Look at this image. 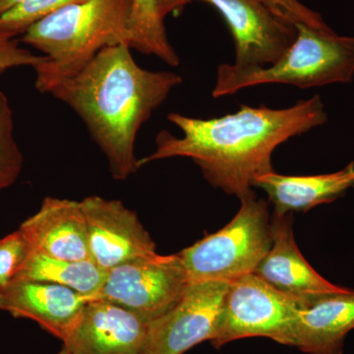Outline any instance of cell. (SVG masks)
Returning a JSON list of instances; mask_svg holds the SVG:
<instances>
[{
  "label": "cell",
  "mask_w": 354,
  "mask_h": 354,
  "mask_svg": "<svg viewBox=\"0 0 354 354\" xmlns=\"http://www.w3.org/2000/svg\"><path fill=\"white\" fill-rule=\"evenodd\" d=\"M167 118L183 137L158 133L156 150L139 160V167L165 158H191L213 187L241 200L255 193L256 177L274 171L272 156L279 145L325 124L328 114L320 95H314L286 109L243 104L220 118L171 113Z\"/></svg>",
  "instance_id": "cell-1"
},
{
  "label": "cell",
  "mask_w": 354,
  "mask_h": 354,
  "mask_svg": "<svg viewBox=\"0 0 354 354\" xmlns=\"http://www.w3.org/2000/svg\"><path fill=\"white\" fill-rule=\"evenodd\" d=\"M183 82L174 72L142 68L131 48L121 44L100 51L50 95L81 118L106 156L111 176L123 181L139 169L135 155L139 130Z\"/></svg>",
  "instance_id": "cell-2"
},
{
  "label": "cell",
  "mask_w": 354,
  "mask_h": 354,
  "mask_svg": "<svg viewBox=\"0 0 354 354\" xmlns=\"http://www.w3.org/2000/svg\"><path fill=\"white\" fill-rule=\"evenodd\" d=\"M131 13V0H83L28 28L21 41L46 57L34 67L37 90L50 94L108 46L130 48Z\"/></svg>",
  "instance_id": "cell-3"
},
{
  "label": "cell",
  "mask_w": 354,
  "mask_h": 354,
  "mask_svg": "<svg viewBox=\"0 0 354 354\" xmlns=\"http://www.w3.org/2000/svg\"><path fill=\"white\" fill-rule=\"evenodd\" d=\"M297 37L274 64L257 68L218 65L215 99L243 88L285 84L300 88L351 83L354 78V37L339 36L330 28L316 29L295 24Z\"/></svg>",
  "instance_id": "cell-4"
},
{
  "label": "cell",
  "mask_w": 354,
  "mask_h": 354,
  "mask_svg": "<svg viewBox=\"0 0 354 354\" xmlns=\"http://www.w3.org/2000/svg\"><path fill=\"white\" fill-rule=\"evenodd\" d=\"M234 218L178 252L189 283L230 281L253 274L272 246L269 205L255 193L241 199Z\"/></svg>",
  "instance_id": "cell-5"
},
{
  "label": "cell",
  "mask_w": 354,
  "mask_h": 354,
  "mask_svg": "<svg viewBox=\"0 0 354 354\" xmlns=\"http://www.w3.org/2000/svg\"><path fill=\"white\" fill-rule=\"evenodd\" d=\"M302 304L249 274L230 281L223 300L215 337L220 348L228 342L263 337L295 346Z\"/></svg>",
  "instance_id": "cell-6"
},
{
  "label": "cell",
  "mask_w": 354,
  "mask_h": 354,
  "mask_svg": "<svg viewBox=\"0 0 354 354\" xmlns=\"http://www.w3.org/2000/svg\"><path fill=\"white\" fill-rule=\"evenodd\" d=\"M188 283L178 254L157 253L109 270L97 297L120 305L150 323L178 301Z\"/></svg>",
  "instance_id": "cell-7"
},
{
  "label": "cell",
  "mask_w": 354,
  "mask_h": 354,
  "mask_svg": "<svg viewBox=\"0 0 354 354\" xmlns=\"http://www.w3.org/2000/svg\"><path fill=\"white\" fill-rule=\"evenodd\" d=\"M227 281L189 283L174 306L149 323L141 354H184L215 337Z\"/></svg>",
  "instance_id": "cell-8"
},
{
  "label": "cell",
  "mask_w": 354,
  "mask_h": 354,
  "mask_svg": "<svg viewBox=\"0 0 354 354\" xmlns=\"http://www.w3.org/2000/svg\"><path fill=\"white\" fill-rule=\"evenodd\" d=\"M204 2L223 16L232 32L239 68L269 66L297 37L295 23L279 15L268 0H184Z\"/></svg>",
  "instance_id": "cell-9"
},
{
  "label": "cell",
  "mask_w": 354,
  "mask_h": 354,
  "mask_svg": "<svg viewBox=\"0 0 354 354\" xmlns=\"http://www.w3.org/2000/svg\"><path fill=\"white\" fill-rule=\"evenodd\" d=\"M81 203L87 223L90 260L104 271L158 253L136 213L122 202L95 195Z\"/></svg>",
  "instance_id": "cell-10"
},
{
  "label": "cell",
  "mask_w": 354,
  "mask_h": 354,
  "mask_svg": "<svg viewBox=\"0 0 354 354\" xmlns=\"http://www.w3.org/2000/svg\"><path fill=\"white\" fill-rule=\"evenodd\" d=\"M148 325L129 310L95 298L62 342L71 354H141Z\"/></svg>",
  "instance_id": "cell-11"
},
{
  "label": "cell",
  "mask_w": 354,
  "mask_h": 354,
  "mask_svg": "<svg viewBox=\"0 0 354 354\" xmlns=\"http://www.w3.org/2000/svg\"><path fill=\"white\" fill-rule=\"evenodd\" d=\"M292 220V214L272 213V246L253 274L301 304L319 295L348 290L330 283L307 262L295 242Z\"/></svg>",
  "instance_id": "cell-12"
},
{
  "label": "cell",
  "mask_w": 354,
  "mask_h": 354,
  "mask_svg": "<svg viewBox=\"0 0 354 354\" xmlns=\"http://www.w3.org/2000/svg\"><path fill=\"white\" fill-rule=\"evenodd\" d=\"M95 297L44 281L14 279L0 290V310L29 319L64 342Z\"/></svg>",
  "instance_id": "cell-13"
},
{
  "label": "cell",
  "mask_w": 354,
  "mask_h": 354,
  "mask_svg": "<svg viewBox=\"0 0 354 354\" xmlns=\"http://www.w3.org/2000/svg\"><path fill=\"white\" fill-rule=\"evenodd\" d=\"M31 251L57 259L90 260L82 203L46 197L19 228Z\"/></svg>",
  "instance_id": "cell-14"
},
{
  "label": "cell",
  "mask_w": 354,
  "mask_h": 354,
  "mask_svg": "<svg viewBox=\"0 0 354 354\" xmlns=\"http://www.w3.org/2000/svg\"><path fill=\"white\" fill-rule=\"evenodd\" d=\"M354 329V290L311 298L300 309L295 346L307 354H342Z\"/></svg>",
  "instance_id": "cell-15"
},
{
  "label": "cell",
  "mask_w": 354,
  "mask_h": 354,
  "mask_svg": "<svg viewBox=\"0 0 354 354\" xmlns=\"http://www.w3.org/2000/svg\"><path fill=\"white\" fill-rule=\"evenodd\" d=\"M254 188H260L274 205V214L286 215L307 212L329 204L354 189V162L342 171L318 176H283L271 171L256 177Z\"/></svg>",
  "instance_id": "cell-16"
},
{
  "label": "cell",
  "mask_w": 354,
  "mask_h": 354,
  "mask_svg": "<svg viewBox=\"0 0 354 354\" xmlns=\"http://www.w3.org/2000/svg\"><path fill=\"white\" fill-rule=\"evenodd\" d=\"M106 272L91 260L57 259L30 251L14 279L55 283L97 297L106 281Z\"/></svg>",
  "instance_id": "cell-17"
},
{
  "label": "cell",
  "mask_w": 354,
  "mask_h": 354,
  "mask_svg": "<svg viewBox=\"0 0 354 354\" xmlns=\"http://www.w3.org/2000/svg\"><path fill=\"white\" fill-rule=\"evenodd\" d=\"M131 50L153 55L176 67L178 55L167 39L165 20L158 12L156 0H131Z\"/></svg>",
  "instance_id": "cell-18"
},
{
  "label": "cell",
  "mask_w": 354,
  "mask_h": 354,
  "mask_svg": "<svg viewBox=\"0 0 354 354\" xmlns=\"http://www.w3.org/2000/svg\"><path fill=\"white\" fill-rule=\"evenodd\" d=\"M24 157L14 137V116L8 97L0 91V191L12 185L22 172Z\"/></svg>",
  "instance_id": "cell-19"
},
{
  "label": "cell",
  "mask_w": 354,
  "mask_h": 354,
  "mask_svg": "<svg viewBox=\"0 0 354 354\" xmlns=\"http://www.w3.org/2000/svg\"><path fill=\"white\" fill-rule=\"evenodd\" d=\"M83 0H23L0 15V31L22 35L35 23Z\"/></svg>",
  "instance_id": "cell-20"
},
{
  "label": "cell",
  "mask_w": 354,
  "mask_h": 354,
  "mask_svg": "<svg viewBox=\"0 0 354 354\" xmlns=\"http://www.w3.org/2000/svg\"><path fill=\"white\" fill-rule=\"evenodd\" d=\"M30 251L29 244L19 230L0 239V290L15 279Z\"/></svg>",
  "instance_id": "cell-21"
},
{
  "label": "cell",
  "mask_w": 354,
  "mask_h": 354,
  "mask_svg": "<svg viewBox=\"0 0 354 354\" xmlns=\"http://www.w3.org/2000/svg\"><path fill=\"white\" fill-rule=\"evenodd\" d=\"M14 35L0 31V74L21 66H32L44 62V55H37L27 48H21Z\"/></svg>",
  "instance_id": "cell-22"
},
{
  "label": "cell",
  "mask_w": 354,
  "mask_h": 354,
  "mask_svg": "<svg viewBox=\"0 0 354 354\" xmlns=\"http://www.w3.org/2000/svg\"><path fill=\"white\" fill-rule=\"evenodd\" d=\"M274 10L279 15L290 20L295 24H304L316 29H327L329 26L326 24L320 14L311 10L298 0H268Z\"/></svg>",
  "instance_id": "cell-23"
},
{
  "label": "cell",
  "mask_w": 354,
  "mask_h": 354,
  "mask_svg": "<svg viewBox=\"0 0 354 354\" xmlns=\"http://www.w3.org/2000/svg\"><path fill=\"white\" fill-rule=\"evenodd\" d=\"M158 12L162 19H165L167 16H177L183 13V9L187 4L184 0H156Z\"/></svg>",
  "instance_id": "cell-24"
},
{
  "label": "cell",
  "mask_w": 354,
  "mask_h": 354,
  "mask_svg": "<svg viewBox=\"0 0 354 354\" xmlns=\"http://www.w3.org/2000/svg\"><path fill=\"white\" fill-rule=\"evenodd\" d=\"M22 1L23 0H0V15Z\"/></svg>",
  "instance_id": "cell-25"
},
{
  "label": "cell",
  "mask_w": 354,
  "mask_h": 354,
  "mask_svg": "<svg viewBox=\"0 0 354 354\" xmlns=\"http://www.w3.org/2000/svg\"><path fill=\"white\" fill-rule=\"evenodd\" d=\"M57 354H71L69 353L68 351H67L66 348H62V351H59V353H58Z\"/></svg>",
  "instance_id": "cell-26"
}]
</instances>
